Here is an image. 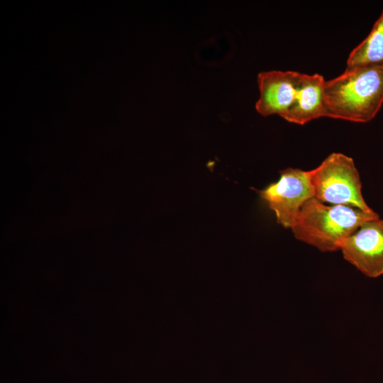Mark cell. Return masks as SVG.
I'll list each match as a JSON object with an SVG mask.
<instances>
[{
    "label": "cell",
    "mask_w": 383,
    "mask_h": 383,
    "mask_svg": "<svg viewBox=\"0 0 383 383\" xmlns=\"http://www.w3.org/2000/svg\"><path fill=\"white\" fill-rule=\"evenodd\" d=\"M325 117L367 123L383 104V67L345 69L340 75L325 81Z\"/></svg>",
    "instance_id": "obj_1"
},
{
    "label": "cell",
    "mask_w": 383,
    "mask_h": 383,
    "mask_svg": "<svg viewBox=\"0 0 383 383\" xmlns=\"http://www.w3.org/2000/svg\"><path fill=\"white\" fill-rule=\"evenodd\" d=\"M377 217L374 211L326 205L313 197L304 204L291 230L297 240L321 252H334L363 223Z\"/></svg>",
    "instance_id": "obj_2"
},
{
    "label": "cell",
    "mask_w": 383,
    "mask_h": 383,
    "mask_svg": "<svg viewBox=\"0 0 383 383\" xmlns=\"http://www.w3.org/2000/svg\"><path fill=\"white\" fill-rule=\"evenodd\" d=\"M310 171L313 196L317 200L373 211L362 196L360 174L352 157L332 152Z\"/></svg>",
    "instance_id": "obj_3"
},
{
    "label": "cell",
    "mask_w": 383,
    "mask_h": 383,
    "mask_svg": "<svg viewBox=\"0 0 383 383\" xmlns=\"http://www.w3.org/2000/svg\"><path fill=\"white\" fill-rule=\"evenodd\" d=\"M258 193L274 213L277 222L291 229L304 204L314 197L311 171L292 167L283 170L277 182Z\"/></svg>",
    "instance_id": "obj_4"
},
{
    "label": "cell",
    "mask_w": 383,
    "mask_h": 383,
    "mask_svg": "<svg viewBox=\"0 0 383 383\" xmlns=\"http://www.w3.org/2000/svg\"><path fill=\"white\" fill-rule=\"evenodd\" d=\"M340 250L344 259L365 276H382L383 219L379 216L363 223L345 240Z\"/></svg>",
    "instance_id": "obj_5"
},
{
    "label": "cell",
    "mask_w": 383,
    "mask_h": 383,
    "mask_svg": "<svg viewBox=\"0 0 383 383\" xmlns=\"http://www.w3.org/2000/svg\"><path fill=\"white\" fill-rule=\"evenodd\" d=\"M301 74L279 70L260 72L257 76L260 97L255 104L257 111L263 116L277 114L282 118L296 99Z\"/></svg>",
    "instance_id": "obj_6"
},
{
    "label": "cell",
    "mask_w": 383,
    "mask_h": 383,
    "mask_svg": "<svg viewBox=\"0 0 383 383\" xmlns=\"http://www.w3.org/2000/svg\"><path fill=\"white\" fill-rule=\"evenodd\" d=\"M325 81L319 74H301L296 99L282 118L289 123L304 125L311 121L325 117Z\"/></svg>",
    "instance_id": "obj_7"
},
{
    "label": "cell",
    "mask_w": 383,
    "mask_h": 383,
    "mask_svg": "<svg viewBox=\"0 0 383 383\" xmlns=\"http://www.w3.org/2000/svg\"><path fill=\"white\" fill-rule=\"evenodd\" d=\"M383 67V10L370 33L350 53L346 68Z\"/></svg>",
    "instance_id": "obj_8"
}]
</instances>
